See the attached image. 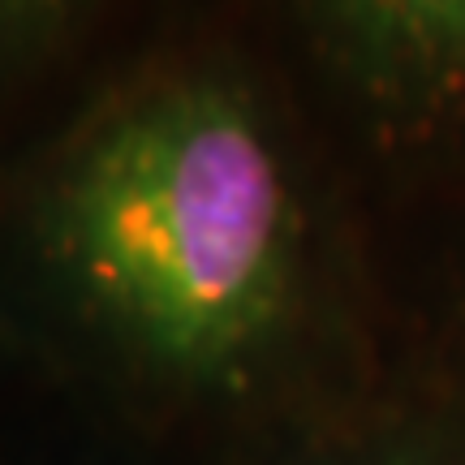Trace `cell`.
I'll use <instances>...</instances> for the list:
<instances>
[{"label": "cell", "mask_w": 465, "mask_h": 465, "mask_svg": "<svg viewBox=\"0 0 465 465\" xmlns=\"http://www.w3.org/2000/svg\"><path fill=\"white\" fill-rule=\"evenodd\" d=\"M61 232L91 293L185 366L246 349L284 293L281 164L220 91H177L113 125L69 177Z\"/></svg>", "instance_id": "cell-1"}, {"label": "cell", "mask_w": 465, "mask_h": 465, "mask_svg": "<svg viewBox=\"0 0 465 465\" xmlns=\"http://www.w3.org/2000/svg\"><path fill=\"white\" fill-rule=\"evenodd\" d=\"M328 22L366 65L405 78L465 69V5H341Z\"/></svg>", "instance_id": "cell-2"}, {"label": "cell", "mask_w": 465, "mask_h": 465, "mask_svg": "<svg viewBox=\"0 0 465 465\" xmlns=\"http://www.w3.org/2000/svg\"><path fill=\"white\" fill-rule=\"evenodd\" d=\"M17 26H26V9H0V39H9Z\"/></svg>", "instance_id": "cell-3"}]
</instances>
